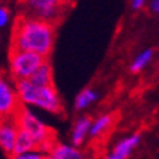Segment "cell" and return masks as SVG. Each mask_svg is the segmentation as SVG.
Instances as JSON below:
<instances>
[{"instance_id":"2","label":"cell","mask_w":159,"mask_h":159,"mask_svg":"<svg viewBox=\"0 0 159 159\" xmlns=\"http://www.w3.org/2000/svg\"><path fill=\"white\" fill-rule=\"evenodd\" d=\"M15 86H16V93L22 104L37 105L53 114L66 117L64 105L58 97L56 86H37L29 82L28 79L15 80Z\"/></svg>"},{"instance_id":"3","label":"cell","mask_w":159,"mask_h":159,"mask_svg":"<svg viewBox=\"0 0 159 159\" xmlns=\"http://www.w3.org/2000/svg\"><path fill=\"white\" fill-rule=\"evenodd\" d=\"M13 118L19 129H24L28 133H31L32 137L37 140L38 152H41V153H50L51 152L54 145L57 143V134H56L54 129L41 123L28 108H25L24 104L15 112Z\"/></svg>"},{"instance_id":"19","label":"cell","mask_w":159,"mask_h":159,"mask_svg":"<svg viewBox=\"0 0 159 159\" xmlns=\"http://www.w3.org/2000/svg\"><path fill=\"white\" fill-rule=\"evenodd\" d=\"M150 7H152L153 12H159V0H153L152 5H150Z\"/></svg>"},{"instance_id":"18","label":"cell","mask_w":159,"mask_h":159,"mask_svg":"<svg viewBox=\"0 0 159 159\" xmlns=\"http://www.w3.org/2000/svg\"><path fill=\"white\" fill-rule=\"evenodd\" d=\"M146 0H131V7L134 10H139L140 7H143Z\"/></svg>"},{"instance_id":"12","label":"cell","mask_w":159,"mask_h":159,"mask_svg":"<svg viewBox=\"0 0 159 159\" xmlns=\"http://www.w3.org/2000/svg\"><path fill=\"white\" fill-rule=\"evenodd\" d=\"M91 124H92V118L89 116L86 117H82L80 120L76 123L75 125V130H73V136H72V142L75 146H80L83 143V140L86 137L88 131L91 129Z\"/></svg>"},{"instance_id":"14","label":"cell","mask_w":159,"mask_h":159,"mask_svg":"<svg viewBox=\"0 0 159 159\" xmlns=\"http://www.w3.org/2000/svg\"><path fill=\"white\" fill-rule=\"evenodd\" d=\"M152 57H153V50H146V51H143L140 56H137V58L134 60V63L131 64L130 70L133 73H139L140 70H142V69L145 67L146 64L152 60Z\"/></svg>"},{"instance_id":"11","label":"cell","mask_w":159,"mask_h":159,"mask_svg":"<svg viewBox=\"0 0 159 159\" xmlns=\"http://www.w3.org/2000/svg\"><path fill=\"white\" fill-rule=\"evenodd\" d=\"M139 140H140L139 134H134V136H131V137H127V139H124L123 142H120V143L114 148L112 155H114L116 158H118V159H127L129 158V155L131 153V150L137 146Z\"/></svg>"},{"instance_id":"1","label":"cell","mask_w":159,"mask_h":159,"mask_svg":"<svg viewBox=\"0 0 159 159\" xmlns=\"http://www.w3.org/2000/svg\"><path fill=\"white\" fill-rule=\"evenodd\" d=\"M56 32H57L56 25L50 24L47 20L18 13L12 26L9 50L32 51L41 54L45 58H50L56 44Z\"/></svg>"},{"instance_id":"22","label":"cell","mask_w":159,"mask_h":159,"mask_svg":"<svg viewBox=\"0 0 159 159\" xmlns=\"http://www.w3.org/2000/svg\"><path fill=\"white\" fill-rule=\"evenodd\" d=\"M45 159H54L51 155H45Z\"/></svg>"},{"instance_id":"17","label":"cell","mask_w":159,"mask_h":159,"mask_svg":"<svg viewBox=\"0 0 159 159\" xmlns=\"http://www.w3.org/2000/svg\"><path fill=\"white\" fill-rule=\"evenodd\" d=\"M10 18V10L6 5H0V28H3L5 25H7Z\"/></svg>"},{"instance_id":"9","label":"cell","mask_w":159,"mask_h":159,"mask_svg":"<svg viewBox=\"0 0 159 159\" xmlns=\"http://www.w3.org/2000/svg\"><path fill=\"white\" fill-rule=\"evenodd\" d=\"M28 80L37 85V86H56L54 85L53 66H51L48 58H45L38 67L35 69V72L28 77Z\"/></svg>"},{"instance_id":"13","label":"cell","mask_w":159,"mask_h":159,"mask_svg":"<svg viewBox=\"0 0 159 159\" xmlns=\"http://www.w3.org/2000/svg\"><path fill=\"white\" fill-rule=\"evenodd\" d=\"M51 156L54 159H85L83 155L79 152L75 148H70V146L61 145V143H56L54 148L51 149Z\"/></svg>"},{"instance_id":"7","label":"cell","mask_w":159,"mask_h":159,"mask_svg":"<svg viewBox=\"0 0 159 159\" xmlns=\"http://www.w3.org/2000/svg\"><path fill=\"white\" fill-rule=\"evenodd\" d=\"M18 125L13 117H0V148L7 156L12 155Z\"/></svg>"},{"instance_id":"6","label":"cell","mask_w":159,"mask_h":159,"mask_svg":"<svg viewBox=\"0 0 159 159\" xmlns=\"http://www.w3.org/2000/svg\"><path fill=\"white\" fill-rule=\"evenodd\" d=\"M20 105L22 102L16 91H13L9 83L0 76V117H13Z\"/></svg>"},{"instance_id":"21","label":"cell","mask_w":159,"mask_h":159,"mask_svg":"<svg viewBox=\"0 0 159 159\" xmlns=\"http://www.w3.org/2000/svg\"><path fill=\"white\" fill-rule=\"evenodd\" d=\"M105 159H118V158H116L114 155L111 153V155H108V156H105Z\"/></svg>"},{"instance_id":"10","label":"cell","mask_w":159,"mask_h":159,"mask_svg":"<svg viewBox=\"0 0 159 159\" xmlns=\"http://www.w3.org/2000/svg\"><path fill=\"white\" fill-rule=\"evenodd\" d=\"M29 150H37L38 152L37 140L32 137L31 133H28L26 130L18 127V133H16V139H15V146H13L12 155L24 153V152H29Z\"/></svg>"},{"instance_id":"20","label":"cell","mask_w":159,"mask_h":159,"mask_svg":"<svg viewBox=\"0 0 159 159\" xmlns=\"http://www.w3.org/2000/svg\"><path fill=\"white\" fill-rule=\"evenodd\" d=\"M63 3H66V5H69V6H72L73 7V5H75V2H76V0H61Z\"/></svg>"},{"instance_id":"4","label":"cell","mask_w":159,"mask_h":159,"mask_svg":"<svg viewBox=\"0 0 159 159\" xmlns=\"http://www.w3.org/2000/svg\"><path fill=\"white\" fill-rule=\"evenodd\" d=\"M20 12L19 13L47 20L50 24L58 25L66 19L72 6L63 3L61 0H18Z\"/></svg>"},{"instance_id":"8","label":"cell","mask_w":159,"mask_h":159,"mask_svg":"<svg viewBox=\"0 0 159 159\" xmlns=\"http://www.w3.org/2000/svg\"><path fill=\"white\" fill-rule=\"evenodd\" d=\"M118 117H120V112L112 111V112H110V114H105V116L99 117L93 124H91L89 134H91L92 140L105 139V136L112 130V127H114V124L117 123Z\"/></svg>"},{"instance_id":"16","label":"cell","mask_w":159,"mask_h":159,"mask_svg":"<svg viewBox=\"0 0 159 159\" xmlns=\"http://www.w3.org/2000/svg\"><path fill=\"white\" fill-rule=\"evenodd\" d=\"M10 159H45V155L37 150H29V152H24V153H16V155H9Z\"/></svg>"},{"instance_id":"15","label":"cell","mask_w":159,"mask_h":159,"mask_svg":"<svg viewBox=\"0 0 159 159\" xmlns=\"http://www.w3.org/2000/svg\"><path fill=\"white\" fill-rule=\"evenodd\" d=\"M95 98H97V93L92 91V89H83L76 98V104H75L76 110L79 111V110H82V108H85V107H88Z\"/></svg>"},{"instance_id":"5","label":"cell","mask_w":159,"mask_h":159,"mask_svg":"<svg viewBox=\"0 0 159 159\" xmlns=\"http://www.w3.org/2000/svg\"><path fill=\"white\" fill-rule=\"evenodd\" d=\"M45 60L41 54L22 50H9V69L13 80L28 79Z\"/></svg>"}]
</instances>
